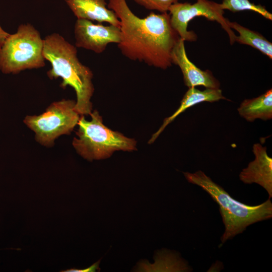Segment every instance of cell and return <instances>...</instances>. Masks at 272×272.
<instances>
[{
    "mask_svg": "<svg viewBox=\"0 0 272 272\" xmlns=\"http://www.w3.org/2000/svg\"><path fill=\"white\" fill-rule=\"evenodd\" d=\"M184 42L179 38L172 50L171 56L172 63L178 65L181 70L185 85L189 88L202 86L206 88L219 89L220 83L211 71L200 70L189 59Z\"/></svg>",
    "mask_w": 272,
    "mask_h": 272,
    "instance_id": "obj_9",
    "label": "cell"
},
{
    "mask_svg": "<svg viewBox=\"0 0 272 272\" xmlns=\"http://www.w3.org/2000/svg\"><path fill=\"white\" fill-rule=\"evenodd\" d=\"M44 39L31 24H22L10 34L0 49V70L5 74H17L25 70L45 66Z\"/></svg>",
    "mask_w": 272,
    "mask_h": 272,
    "instance_id": "obj_5",
    "label": "cell"
},
{
    "mask_svg": "<svg viewBox=\"0 0 272 272\" xmlns=\"http://www.w3.org/2000/svg\"><path fill=\"white\" fill-rule=\"evenodd\" d=\"M100 262V259L93 264L90 267L85 268V269H76V268H71L66 269L65 270H62V272H95L96 270L99 271L100 270V268L99 267V263Z\"/></svg>",
    "mask_w": 272,
    "mask_h": 272,
    "instance_id": "obj_18",
    "label": "cell"
},
{
    "mask_svg": "<svg viewBox=\"0 0 272 272\" xmlns=\"http://www.w3.org/2000/svg\"><path fill=\"white\" fill-rule=\"evenodd\" d=\"M220 6L224 11L227 10L233 13L251 11L260 14L266 19L272 20V14L265 7L260 5H255L249 0H222Z\"/></svg>",
    "mask_w": 272,
    "mask_h": 272,
    "instance_id": "obj_16",
    "label": "cell"
},
{
    "mask_svg": "<svg viewBox=\"0 0 272 272\" xmlns=\"http://www.w3.org/2000/svg\"><path fill=\"white\" fill-rule=\"evenodd\" d=\"M90 115V120H87L85 115H81L77 124V137L72 142L77 152L83 158L92 161L109 158L115 151L137 150V141L106 126L97 110Z\"/></svg>",
    "mask_w": 272,
    "mask_h": 272,
    "instance_id": "obj_4",
    "label": "cell"
},
{
    "mask_svg": "<svg viewBox=\"0 0 272 272\" xmlns=\"http://www.w3.org/2000/svg\"><path fill=\"white\" fill-rule=\"evenodd\" d=\"M77 19L106 22L120 27L115 13L107 7L106 0H64Z\"/></svg>",
    "mask_w": 272,
    "mask_h": 272,
    "instance_id": "obj_11",
    "label": "cell"
},
{
    "mask_svg": "<svg viewBox=\"0 0 272 272\" xmlns=\"http://www.w3.org/2000/svg\"><path fill=\"white\" fill-rule=\"evenodd\" d=\"M220 100L227 99L223 95L222 91L220 88H206V90L200 91L195 87L189 88L181 101L179 108L172 115L164 120L162 125L152 135L148 143L151 144L154 143L165 127L187 108L203 102H214Z\"/></svg>",
    "mask_w": 272,
    "mask_h": 272,
    "instance_id": "obj_12",
    "label": "cell"
},
{
    "mask_svg": "<svg viewBox=\"0 0 272 272\" xmlns=\"http://www.w3.org/2000/svg\"><path fill=\"white\" fill-rule=\"evenodd\" d=\"M183 174L188 182L200 187L219 205L225 225V231L221 238L222 244L242 233L250 225L272 217V203L269 198L258 205H247L233 198L200 170L194 173L183 172Z\"/></svg>",
    "mask_w": 272,
    "mask_h": 272,
    "instance_id": "obj_3",
    "label": "cell"
},
{
    "mask_svg": "<svg viewBox=\"0 0 272 272\" xmlns=\"http://www.w3.org/2000/svg\"><path fill=\"white\" fill-rule=\"evenodd\" d=\"M43 54L50 62L51 69L47 72L50 79L61 78L60 87L69 86L75 91V110L80 115H90L92 111L91 98L94 91L91 70L83 64L77 56V49L57 33L44 39Z\"/></svg>",
    "mask_w": 272,
    "mask_h": 272,
    "instance_id": "obj_2",
    "label": "cell"
},
{
    "mask_svg": "<svg viewBox=\"0 0 272 272\" xmlns=\"http://www.w3.org/2000/svg\"><path fill=\"white\" fill-rule=\"evenodd\" d=\"M107 7L120 21L117 46L123 55L163 70L171 66V52L180 37L171 25L168 12H151L140 18L126 0H108Z\"/></svg>",
    "mask_w": 272,
    "mask_h": 272,
    "instance_id": "obj_1",
    "label": "cell"
},
{
    "mask_svg": "<svg viewBox=\"0 0 272 272\" xmlns=\"http://www.w3.org/2000/svg\"><path fill=\"white\" fill-rule=\"evenodd\" d=\"M75 105L73 100L55 101L41 114L26 116L23 122L34 132L37 142L50 147L57 138L70 134L78 124L81 115L75 110Z\"/></svg>",
    "mask_w": 272,
    "mask_h": 272,
    "instance_id": "obj_6",
    "label": "cell"
},
{
    "mask_svg": "<svg viewBox=\"0 0 272 272\" xmlns=\"http://www.w3.org/2000/svg\"><path fill=\"white\" fill-rule=\"evenodd\" d=\"M239 115L247 121L256 119L267 120L272 118V90L252 99H245L237 109Z\"/></svg>",
    "mask_w": 272,
    "mask_h": 272,
    "instance_id": "obj_13",
    "label": "cell"
},
{
    "mask_svg": "<svg viewBox=\"0 0 272 272\" xmlns=\"http://www.w3.org/2000/svg\"><path fill=\"white\" fill-rule=\"evenodd\" d=\"M155 263L140 262L137 271H189L190 266L176 253L168 250L157 252L155 256Z\"/></svg>",
    "mask_w": 272,
    "mask_h": 272,
    "instance_id": "obj_14",
    "label": "cell"
},
{
    "mask_svg": "<svg viewBox=\"0 0 272 272\" xmlns=\"http://www.w3.org/2000/svg\"><path fill=\"white\" fill-rule=\"evenodd\" d=\"M9 35L10 33H8L4 29H3L0 25V49L6 39Z\"/></svg>",
    "mask_w": 272,
    "mask_h": 272,
    "instance_id": "obj_19",
    "label": "cell"
},
{
    "mask_svg": "<svg viewBox=\"0 0 272 272\" xmlns=\"http://www.w3.org/2000/svg\"><path fill=\"white\" fill-rule=\"evenodd\" d=\"M231 29L239 33L235 41L242 44L249 45L260 51L269 59H272V44L258 32L250 30L236 22H228Z\"/></svg>",
    "mask_w": 272,
    "mask_h": 272,
    "instance_id": "obj_15",
    "label": "cell"
},
{
    "mask_svg": "<svg viewBox=\"0 0 272 272\" xmlns=\"http://www.w3.org/2000/svg\"><path fill=\"white\" fill-rule=\"evenodd\" d=\"M266 150V147L259 143L253 145L252 151L255 159L241 171L239 178L245 184H259L267 191L270 198L272 197V158L267 155Z\"/></svg>",
    "mask_w": 272,
    "mask_h": 272,
    "instance_id": "obj_10",
    "label": "cell"
},
{
    "mask_svg": "<svg viewBox=\"0 0 272 272\" xmlns=\"http://www.w3.org/2000/svg\"><path fill=\"white\" fill-rule=\"evenodd\" d=\"M145 9L157 11L161 13L168 12L169 7L179 0H132Z\"/></svg>",
    "mask_w": 272,
    "mask_h": 272,
    "instance_id": "obj_17",
    "label": "cell"
},
{
    "mask_svg": "<svg viewBox=\"0 0 272 272\" xmlns=\"http://www.w3.org/2000/svg\"><path fill=\"white\" fill-rule=\"evenodd\" d=\"M75 46L96 53L104 52L110 43L118 44L120 30L118 27L94 24L86 19H77L74 26Z\"/></svg>",
    "mask_w": 272,
    "mask_h": 272,
    "instance_id": "obj_8",
    "label": "cell"
},
{
    "mask_svg": "<svg viewBox=\"0 0 272 272\" xmlns=\"http://www.w3.org/2000/svg\"><path fill=\"white\" fill-rule=\"evenodd\" d=\"M170 23L180 38L189 42L195 41L197 36L193 31H188V24L194 18L203 16L208 20L216 21L228 34L230 43H235L236 35L228 24L229 20L224 17V11L220 4L210 0H196L193 4L177 2L168 9Z\"/></svg>",
    "mask_w": 272,
    "mask_h": 272,
    "instance_id": "obj_7",
    "label": "cell"
}]
</instances>
